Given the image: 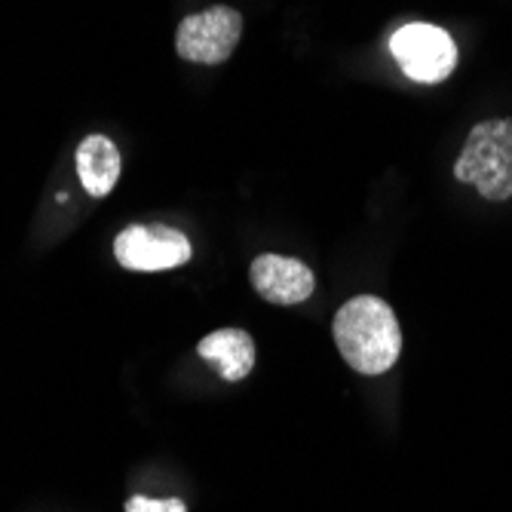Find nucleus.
<instances>
[{"label": "nucleus", "instance_id": "7", "mask_svg": "<svg viewBox=\"0 0 512 512\" xmlns=\"http://www.w3.org/2000/svg\"><path fill=\"white\" fill-rule=\"evenodd\" d=\"M197 353L221 371V378L237 384L249 378V371L255 368V341L243 329H218L209 332L200 344Z\"/></svg>", "mask_w": 512, "mask_h": 512}, {"label": "nucleus", "instance_id": "3", "mask_svg": "<svg viewBox=\"0 0 512 512\" xmlns=\"http://www.w3.org/2000/svg\"><path fill=\"white\" fill-rule=\"evenodd\" d=\"M243 37V16L234 7H212L188 16L178 25L175 50L181 59L200 65H221Z\"/></svg>", "mask_w": 512, "mask_h": 512}, {"label": "nucleus", "instance_id": "6", "mask_svg": "<svg viewBox=\"0 0 512 512\" xmlns=\"http://www.w3.org/2000/svg\"><path fill=\"white\" fill-rule=\"evenodd\" d=\"M252 286L255 292L279 307H292L301 304L313 295L316 279L313 270L307 264H301L298 258H286V255H258L252 261Z\"/></svg>", "mask_w": 512, "mask_h": 512}, {"label": "nucleus", "instance_id": "5", "mask_svg": "<svg viewBox=\"0 0 512 512\" xmlns=\"http://www.w3.org/2000/svg\"><path fill=\"white\" fill-rule=\"evenodd\" d=\"M114 255L126 270L138 273H157L169 267L188 264L194 249L191 240L175 227L163 224H132L120 230L114 240Z\"/></svg>", "mask_w": 512, "mask_h": 512}, {"label": "nucleus", "instance_id": "8", "mask_svg": "<svg viewBox=\"0 0 512 512\" xmlns=\"http://www.w3.org/2000/svg\"><path fill=\"white\" fill-rule=\"evenodd\" d=\"M123 172L117 145L108 135H86L77 148V175L89 197H108Z\"/></svg>", "mask_w": 512, "mask_h": 512}, {"label": "nucleus", "instance_id": "4", "mask_svg": "<svg viewBox=\"0 0 512 512\" xmlns=\"http://www.w3.org/2000/svg\"><path fill=\"white\" fill-rule=\"evenodd\" d=\"M390 50L405 77L417 83H439L457 68V46L448 31L436 25L414 22L399 28L390 37Z\"/></svg>", "mask_w": 512, "mask_h": 512}, {"label": "nucleus", "instance_id": "2", "mask_svg": "<svg viewBox=\"0 0 512 512\" xmlns=\"http://www.w3.org/2000/svg\"><path fill=\"white\" fill-rule=\"evenodd\" d=\"M454 178L476 184L485 200L503 203L512 197V120H485L467 135Z\"/></svg>", "mask_w": 512, "mask_h": 512}, {"label": "nucleus", "instance_id": "9", "mask_svg": "<svg viewBox=\"0 0 512 512\" xmlns=\"http://www.w3.org/2000/svg\"><path fill=\"white\" fill-rule=\"evenodd\" d=\"M126 512H188V506H184L181 500H175V497L154 500V497H142V494H135V497H129V503H126Z\"/></svg>", "mask_w": 512, "mask_h": 512}, {"label": "nucleus", "instance_id": "1", "mask_svg": "<svg viewBox=\"0 0 512 512\" xmlns=\"http://www.w3.org/2000/svg\"><path fill=\"white\" fill-rule=\"evenodd\" d=\"M335 344L359 375H384L402 353V332L393 307L375 295L350 298L335 316Z\"/></svg>", "mask_w": 512, "mask_h": 512}]
</instances>
